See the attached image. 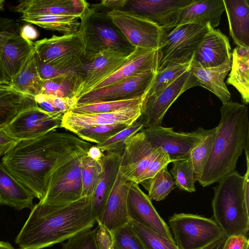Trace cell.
<instances>
[{
    "mask_svg": "<svg viewBox=\"0 0 249 249\" xmlns=\"http://www.w3.org/2000/svg\"><path fill=\"white\" fill-rule=\"evenodd\" d=\"M87 142L75 134L53 130L36 138L19 142L3 156L1 162L40 201L58 159Z\"/></svg>",
    "mask_w": 249,
    "mask_h": 249,
    "instance_id": "obj_1",
    "label": "cell"
},
{
    "mask_svg": "<svg viewBox=\"0 0 249 249\" xmlns=\"http://www.w3.org/2000/svg\"><path fill=\"white\" fill-rule=\"evenodd\" d=\"M95 222L90 197L60 207L38 202L34 205L15 242L19 249H43L91 229Z\"/></svg>",
    "mask_w": 249,
    "mask_h": 249,
    "instance_id": "obj_2",
    "label": "cell"
},
{
    "mask_svg": "<svg viewBox=\"0 0 249 249\" xmlns=\"http://www.w3.org/2000/svg\"><path fill=\"white\" fill-rule=\"evenodd\" d=\"M221 118L209 159L198 180L203 187L218 182L235 171L238 158L249 148L248 107L230 101L220 108Z\"/></svg>",
    "mask_w": 249,
    "mask_h": 249,
    "instance_id": "obj_3",
    "label": "cell"
},
{
    "mask_svg": "<svg viewBox=\"0 0 249 249\" xmlns=\"http://www.w3.org/2000/svg\"><path fill=\"white\" fill-rule=\"evenodd\" d=\"M244 176L234 171L221 179L214 190L212 206L214 220L226 237L247 236L249 203L244 192Z\"/></svg>",
    "mask_w": 249,
    "mask_h": 249,
    "instance_id": "obj_4",
    "label": "cell"
},
{
    "mask_svg": "<svg viewBox=\"0 0 249 249\" xmlns=\"http://www.w3.org/2000/svg\"><path fill=\"white\" fill-rule=\"evenodd\" d=\"M86 144L65 154L56 161L49 177L44 198V206L60 207L82 198L81 159L93 145Z\"/></svg>",
    "mask_w": 249,
    "mask_h": 249,
    "instance_id": "obj_5",
    "label": "cell"
},
{
    "mask_svg": "<svg viewBox=\"0 0 249 249\" xmlns=\"http://www.w3.org/2000/svg\"><path fill=\"white\" fill-rule=\"evenodd\" d=\"M80 19L78 30L83 38V54L110 51L127 56L135 50L107 14L89 6Z\"/></svg>",
    "mask_w": 249,
    "mask_h": 249,
    "instance_id": "obj_6",
    "label": "cell"
},
{
    "mask_svg": "<svg viewBox=\"0 0 249 249\" xmlns=\"http://www.w3.org/2000/svg\"><path fill=\"white\" fill-rule=\"evenodd\" d=\"M209 25L188 23L163 28L164 36L159 49L160 58L157 71L178 65L191 64Z\"/></svg>",
    "mask_w": 249,
    "mask_h": 249,
    "instance_id": "obj_7",
    "label": "cell"
},
{
    "mask_svg": "<svg viewBox=\"0 0 249 249\" xmlns=\"http://www.w3.org/2000/svg\"><path fill=\"white\" fill-rule=\"evenodd\" d=\"M168 223L178 249H202L226 236L213 219L197 214L174 213Z\"/></svg>",
    "mask_w": 249,
    "mask_h": 249,
    "instance_id": "obj_8",
    "label": "cell"
},
{
    "mask_svg": "<svg viewBox=\"0 0 249 249\" xmlns=\"http://www.w3.org/2000/svg\"><path fill=\"white\" fill-rule=\"evenodd\" d=\"M208 130L199 127L191 132H177L173 128L160 125L141 130L151 146L166 152L172 162L189 158L192 150L200 142Z\"/></svg>",
    "mask_w": 249,
    "mask_h": 249,
    "instance_id": "obj_9",
    "label": "cell"
},
{
    "mask_svg": "<svg viewBox=\"0 0 249 249\" xmlns=\"http://www.w3.org/2000/svg\"><path fill=\"white\" fill-rule=\"evenodd\" d=\"M128 41L135 48L159 50L164 36L163 28L136 14L122 10L107 14Z\"/></svg>",
    "mask_w": 249,
    "mask_h": 249,
    "instance_id": "obj_10",
    "label": "cell"
},
{
    "mask_svg": "<svg viewBox=\"0 0 249 249\" xmlns=\"http://www.w3.org/2000/svg\"><path fill=\"white\" fill-rule=\"evenodd\" d=\"M198 86L190 71L185 72L162 90L147 96L139 119L143 127L160 126L165 114L176 99L188 89Z\"/></svg>",
    "mask_w": 249,
    "mask_h": 249,
    "instance_id": "obj_11",
    "label": "cell"
},
{
    "mask_svg": "<svg viewBox=\"0 0 249 249\" xmlns=\"http://www.w3.org/2000/svg\"><path fill=\"white\" fill-rule=\"evenodd\" d=\"M127 57L110 51L83 54L81 65L77 71L81 83L75 97L78 100L89 92L95 86L116 71Z\"/></svg>",
    "mask_w": 249,
    "mask_h": 249,
    "instance_id": "obj_12",
    "label": "cell"
},
{
    "mask_svg": "<svg viewBox=\"0 0 249 249\" xmlns=\"http://www.w3.org/2000/svg\"><path fill=\"white\" fill-rule=\"evenodd\" d=\"M156 72L154 71H148L92 90L79 98L77 103L119 101L141 97L148 93Z\"/></svg>",
    "mask_w": 249,
    "mask_h": 249,
    "instance_id": "obj_13",
    "label": "cell"
},
{
    "mask_svg": "<svg viewBox=\"0 0 249 249\" xmlns=\"http://www.w3.org/2000/svg\"><path fill=\"white\" fill-rule=\"evenodd\" d=\"M62 119L33 107L22 111L4 130L19 142L30 140L61 128Z\"/></svg>",
    "mask_w": 249,
    "mask_h": 249,
    "instance_id": "obj_14",
    "label": "cell"
},
{
    "mask_svg": "<svg viewBox=\"0 0 249 249\" xmlns=\"http://www.w3.org/2000/svg\"><path fill=\"white\" fill-rule=\"evenodd\" d=\"M158 151L159 148L152 147L144 133L140 131L125 141L119 172L127 181L138 184L140 178L157 155Z\"/></svg>",
    "mask_w": 249,
    "mask_h": 249,
    "instance_id": "obj_15",
    "label": "cell"
},
{
    "mask_svg": "<svg viewBox=\"0 0 249 249\" xmlns=\"http://www.w3.org/2000/svg\"><path fill=\"white\" fill-rule=\"evenodd\" d=\"M127 213L129 220H133L175 243L169 227L160 216L150 198L140 188L139 184L130 181L127 197Z\"/></svg>",
    "mask_w": 249,
    "mask_h": 249,
    "instance_id": "obj_16",
    "label": "cell"
},
{
    "mask_svg": "<svg viewBox=\"0 0 249 249\" xmlns=\"http://www.w3.org/2000/svg\"><path fill=\"white\" fill-rule=\"evenodd\" d=\"M144 103L108 113L80 114L67 111L63 116L61 128L75 134L83 129L99 125L115 124L130 125L141 116Z\"/></svg>",
    "mask_w": 249,
    "mask_h": 249,
    "instance_id": "obj_17",
    "label": "cell"
},
{
    "mask_svg": "<svg viewBox=\"0 0 249 249\" xmlns=\"http://www.w3.org/2000/svg\"><path fill=\"white\" fill-rule=\"evenodd\" d=\"M231 47L228 37L219 29L209 25L199 42L191 62V67L210 68L231 60Z\"/></svg>",
    "mask_w": 249,
    "mask_h": 249,
    "instance_id": "obj_18",
    "label": "cell"
},
{
    "mask_svg": "<svg viewBox=\"0 0 249 249\" xmlns=\"http://www.w3.org/2000/svg\"><path fill=\"white\" fill-rule=\"evenodd\" d=\"M192 0H127L122 10L142 17L164 28L174 16Z\"/></svg>",
    "mask_w": 249,
    "mask_h": 249,
    "instance_id": "obj_19",
    "label": "cell"
},
{
    "mask_svg": "<svg viewBox=\"0 0 249 249\" xmlns=\"http://www.w3.org/2000/svg\"><path fill=\"white\" fill-rule=\"evenodd\" d=\"M34 42L35 53L44 63L75 55H83L84 43L81 32L57 36L53 35L49 38Z\"/></svg>",
    "mask_w": 249,
    "mask_h": 249,
    "instance_id": "obj_20",
    "label": "cell"
},
{
    "mask_svg": "<svg viewBox=\"0 0 249 249\" xmlns=\"http://www.w3.org/2000/svg\"><path fill=\"white\" fill-rule=\"evenodd\" d=\"M224 11L223 0H192L174 16L166 27L195 23L210 24L214 28L219 25Z\"/></svg>",
    "mask_w": 249,
    "mask_h": 249,
    "instance_id": "obj_21",
    "label": "cell"
},
{
    "mask_svg": "<svg viewBox=\"0 0 249 249\" xmlns=\"http://www.w3.org/2000/svg\"><path fill=\"white\" fill-rule=\"evenodd\" d=\"M160 58L159 49L152 50L136 48L116 71L95 86L90 91L148 71H157Z\"/></svg>",
    "mask_w": 249,
    "mask_h": 249,
    "instance_id": "obj_22",
    "label": "cell"
},
{
    "mask_svg": "<svg viewBox=\"0 0 249 249\" xmlns=\"http://www.w3.org/2000/svg\"><path fill=\"white\" fill-rule=\"evenodd\" d=\"M123 151L105 152L102 158V172L90 197L92 212L97 223L100 220L107 201L115 183Z\"/></svg>",
    "mask_w": 249,
    "mask_h": 249,
    "instance_id": "obj_23",
    "label": "cell"
},
{
    "mask_svg": "<svg viewBox=\"0 0 249 249\" xmlns=\"http://www.w3.org/2000/svg\"><path fill=\"white\" fill-rule=\"evenodd\" d=\"M129 184L130 181L126 180L119 171L100 220L98 223L103 225L112 232L129 221L127 207Z\"/></svg>",
    "mask_w": 249,
    "mask_h": 249,
    "instance_id": "obj_24",
    "label": "cell"
},
{
    "mask_svg": "<svg viewBox=\"0 0 249 249\" xmlns=\"http://www.w3.org/2000/svg\"><path fill=\"white\" fill-rule=\"evenodd\" d=\"M89 6L84 0H23L14 9L22 15H66L80 18Z\"/></svg>",
    "mask_w": 249,
    "mask_h": 249,
    "instance_id": "obj_25",
    "label": "cell"
},
{
    "mask_svg": "<svg viewBox=\"0 0 249 249\" xmlns=\"http://www.w3.org/2000/svg\"><path fill=\"white\" fill-rule=\"evenodd\" d=\"M229 31L237 47L249 49V3L248 0H223Z\"/></svg>",
    "mask_w": 249,
    "mask_h": 249,
    "instance_id": "obj_26",
    "label": "cell"
},
{
    "mask_svg": "<svg viewBox=\"0 0 249 249\" xmlns=\"http://www.w3.org/2000/svg\"><path fill=\"white\" fill-rule=\"evenodd\" d=\"M33 194L3 166L0 161V205H6L17 210L32 209Z\"/></svg>",
    "mask_w": 249,
    "mask_h": 249,
    "instance_id": "obj_27",
    "label": "cell"
},
{
    "mask_svg": "<svg viewBox=\"0 0 249 249\" xmlns=\"http://www.w3.org/2000/svg\"><path fill=\"white\" fill-rule=\"evenodd\" d=\"M36 106L34 97L18 91L11 83L0 84V129L5 128L23 110Z\"/></svg>",
    "mask_w": 249,
    "mask_h": 249,
    "instance_id": "obj_28",
    "label": "cell"
},
{
    "mask_svg": "<svg viewBox=\"0 0 249 249\" xmlns=\"http://www.w3.org/2000/svg\"><path fill=\"white\" fill-rule=\"evenodd\" d=\"M231 60L214 67H191L198 86L202 87L215 94L225 104L230 101L231 95L225 83V79L231 68Z\"/></svg>",
    "mask_w": 249,
    "mask_h": 249,
    "instance_id": "obj_29",
    "label": "cell"
},
{
    "mask_svg": "<svg viewBox=\"0 0 249 249\" xmlns=\"http://www.w3.org/2000/svg\"><path fill=\"white\" fill-rule=\"evenodd\" d=\"M231 68L226 80L240 93L242 102L249 103V49L235 47L231 53Z\"/></svg>",
    "mask_w": 249,
    "mask_h": 249,
    "instance_id": "obj_30",
    "label": "cell"
},
{
    "mask_svg": "<svg viewBox=\"0 0 249 249\" xmlns=\"http://www.w3.org/2000/svg\"><path fill=\"white\" fill-rule=\"evenodd\" d=\"M20 19L42 28L56 31L63 35L76 33L80 25L79 18L71 16L22 14Z\"/></svg>",
    "mask_w": 249,
    "mask_h": 249,
    "instance_id": "obj_31",
    "label": "cell"
},
{
    "mask_svg": "<svg viewBox=\"0 0 249 249\" xmlns=\"http://www.w3.org/2000/svg\"><path fill=\"white\" fill-rule=\"evenodd\" d=\"M43 84L44 81L37 71L34 53L11 82V85L18 91L35 97L41 93Z\"/></svg>",
    "mask_w": 249,
    "mask_h": 249,
    "instance_id": "obj_32",
    "label": "cell"
},
{
    "mask_svg": "<svg viewBox=\"0 0 249 249\" xmlns=\"http://www.w3.org/2000/svg\"><path fill=\"white\" fill-rule=\"evenodd\" d=\"M82 55H75L48 63L41 61L35 53V59L38 72L43 80L77 72L82 63Z\"/></svg>",
    "mask_w": 249,
    "mask_h": 249,
    "instance_id": "obj_33",
    "label": "cell"
},
{
    "mask_svg": "<svg viewBox=\"0 0 249 249\" xmlns=\"http://www.w3.org/2000/svg\"><path fill=\"white\" fill-rule=\"evenodd\" d=\"M147 95L148 93L139 98L123 100L86 104L77 103L68 111L80 114L112 112L142 104L144 103Z\"/></svg>",
    "mask_w": 249,
    "mask_h": 249,
    "instance_id": "obj_34",
    "label": "cell"
},
{
    "mask_svg": "<svg viewBox=\"0 0 249 249\" xmlns=\"http://www.w3.org/2000/svg\"><path fill=\"white\" fill-rule=\"evenodd\" d=\"M80 83L77 72H71L44 81L41 93L59 97H73Z\"/></svg>",
    "mask_w": 249,
    "mask_h": 249,
    "instance_id": "obj_35",
    "label": "cell"
},
{
    "mask_svg": "<svg viewBox=\"0 0 249 249\" xmlns=\"http://www.w3.org/2000/svg\"><path fill=\"white\" fill-rule=\"evenodd\" d=\"M141 184L148 192L150 199L157 201L166 197L175 188V182L173 177L165 165L153 178L141 182Z\"/></svg>",
    "mask_w": 249,
    "mask_h": 249,
    "instance_id": "obj_36",
    "label": "cell"
},
{
    "mask_svg": "<svg viewBox=\"0 0 249 249\" xmlns=\"http://www.w3.org/2000/svg\"><path fill=\"white\" fill-rule=\"evenodd\" d=\"M87 152L81 159L82 197L91 196L103 170L102 159L93 160Z\"/></svg>",
    "mask_w": 249,
    "mask_h": 249,
    "instance_id": "obj_37",
    "label": "cell"
},
{
    "mask_svg": "<svg viewBox=\"0 0 249 249\" xmlns=\"http://www.w3.org/2000/svg\"><path fill=\"white\" fill-rule=\"evenodd\" d=\"M216 128L209 129L207 133L191 151V160L196 181L200 178L209 159L214 139Z\"/></svg>",
    "mask_w": 249,
    "mask_h": 249,
    "instance_id": "obj_38",
    "label": "cell"
},
{
    "mask_svg": "<svg viewBox=\"0 0 249 249\" xmlns=\"http://www.w3.org/2000/svg\"><path fill=\"white\" fill-rule=\"evenodd\" d=\"M170 173L175 184L180 190L190 193L196 191L194 173L189 158L172 162Z\"/></svg>",
    "mask_w": 249,
    "mask_h": 249,
    "instance_id": "obj_39",
    "label": "cell"
},
{
    "mask_svg": "<svg viewBox=\"0 0 249 249\" xmlns=\"http://www.w3.org/2000/svg\"><path fill=\"white\" fill-rule=\"evenodd\" d=\"M129 222L144 249H178L175 243L154 231L133 220H129Z\"/></svg>",
    "mask_w": 249,
    "mask_h": 249,
    "instance_id": "obj_40",
    "label": "cell"
},
{
    "mask_svg": "<svg viewBox=\"0 0 249 249\" xmlns=\"http://www.w3.org/2000/svg\"><path fill=\"white\" fill-rule=\"evenodd\" d=\"M128 126L124 124L99 125L83 129L75 135L87 142L100 144Z\"/></svg>",
    "mask_w": 249,
    "mask_h": 249,
    "instance_id": "obj_41",
    "label": "cell"
},
{
    "mask_svg": "<svg viewBox=\"0 0 249 249\" xmlns=\"http://www.w3.org/2000/svg\"><path fill=\"white\" fill-rule=\"evenodd\" d=\"M143 125L139 118L132 124L120 131L107 141L96 144L103 153L119 152L124 150L125 142L130 136L143 128Z\"/></svg>",
    "mask_w": 249,
    "mask_h": 249,
    "instance_id": "obj_42",
    "label": "cell"
},
{
    "mask_svg": "<svg viewBox=\"0 0 249 249\" xmlns=\"http://www.w3.org/2000/svg\"><path fill=\"white\" fill-rule=\"evenodd\" d=\"M190 64L178 65L157 71L148 96L159 93L190 69Z\"/></svg>",
    "mask_w": 249,
    "mask_h": 249,
    "instance_id": "obj_43",
    "label": "cell"
},
{
    "mask_svg": "<svg viewBox=\"0 0 249 249\" xmlns=\"http://www.w3.org/2000/svg\"><path fill=\"white\" fill-rule=\"evenodd\" d=\"M113 249H144L129 222L112 232Z\"/></svg>",
    "mask_w": 249,
    "mask_h": 249,
    "instance_id": "obj_44",
    "label": "cell"
},
{
    "mask_svg": "<svg viewBox=\"0 0 249 249\" xmlns=\"http://www.w3.org/2000/svg\"><path fill=\"white\" fill-rule=\"evenodd\" d=\"M61 249H98L95 237V230L82 231L62 244Z\"/></svg>",
    "mask_w": 249,
    "mask_h": 249,
    "instance_id": "obj_45",
    "label": "cell"
},
{
    "mask_svg": "<svg viewBox=\"0 0 249 249\" xmlns=\"http://www.w3.org/2000/svg\"><path fill=\"white\" fill-rule=\"evenodd\" d=\"M154 159L140 178L138 184L147 179L153 178L160 169L171 162L167 154L160 148Z\"/></svg>",
    "mask_w": 249,
    "mask_h": 249,
    "instance_id": "obj_46",
    "label": "cell"
},
{
    "mask_svg": "<svg viewBox=\"0 0 249 249\" xmlns=\"http://www.w3.org/2000/svg\"><path fill=\"white\" fill-rule=\"evenodd\" d=\"M95 230V237L98 249H113L112 232L101 223Z\"/></svg>",
    "mask_w": 249,
    "mask_h": 249,
    "instance_id": "obj_47",
    "label": "cell"
},
{
    "mask_svg": "<svg viewBox=\"0 0 249 249\" xmlns=\"http://www.w3.org/2000/svg\"><path fill=\"white\" fill-rule=\"evenodd\" d=\"M127 0H104L89 7L94 10L107 14L113 10H122Z\"/></svg>",
    "mask_w": 249,
    "mask_h": 249,
    "instance_id": "obj_48",
    "label": "cell"
},
{
    "mask_svg": "<svg viewBox=\"0 0 249 249\" xmlns=\"http://www.w3.org/2000/svg\"><path fill=\"white\" fill-rule=\"evenodd\" d=\"M247 236L238 235L227 237L222 249H249Z\"/></svg>",
    "mask_w": 249,
    "mask_h": 249,
    "instance_id": "obj_49",
    "label": "cell"
},
{
    "mask_svg": "<svg viewBox=\"0 0 249 249\" xmlns=\"http://www.w3.org/2000/svg\"><path fill=\"white\" fill-rule=\"evenodd\" d=\"M19 142L11 137L4 129H0V152L3 155L11 150Z\"/></svg>",
    "mask_w": 249,
    "mask_h": 249,
    "instance_id": "obj_50",
    "label": "cell"
},
{
    "mask_svg": "<svg viewBox=\"0 0 249 249\" xmlns=\"http://www.w3.org/2000/svg\"><path fill=\"white\" fill-rule=\"evenodd\" d=\"M21 34L23 38L32 41L38 36L37 31L30 24H26L21 27Z\"/></svg>",
    "mask_w": 249,
    "mask_h": 249,
    "instance_id": "obj_51",
    "label": "cell"
},
{
    "mask_svg": "<svg viewBox=\"0 0 249 249\" xmlns=\"http://www.w3.org/2000/svg\"><path fill=\"white\" fill-rule=\"evenodd\" d=\"M87 155L93 160H100L104 155L101 150L95 144L93 145L88 150Z\"/></svg>",
    "mask_w": 249,
    "mask_h": 249,
    "instance_id": "obj_52",
    "label": "cell"
},
{
    "mask_svg": "<svg viewBox=\"0 0 249 249\" xmlns=\"http://www.w3.org/2000/svg\"><path fill=\"white\" fill-rule=\"evenodd\" d=\"M227 237L224 236L202 249H222Z\"/></svg>",
    "mask_w": 249,
    "mask_h": 249,
    "instance_id": "obj_53",
    "label": "cell"
},
{
    "mask_svg": "<svg viewBox=\"0 0 249 249\" xmlns=\"http://www.w3.org/2000/svg\"><path fill=\"white\" fill-rule=\"evenodd\" d=\"M9 83H11V82L0 65V84Z\"/></svg>",
    "mask_w": 249,
    "mask_h": 249,
    "instance_id": "obj_54",
    "label": "cell"
},
{
    "mask_svg": "<svg viewBox=\"0 0 249 249\" xmlns=\"http://www.w3.org/2000/svg\"><path fill=\"white\" fill-rule=\"evenodd\" d=\"M0 249H16L13 246L7 241H0Z\"/></svg>",
    "mask_w": 249,
    "mask_h": 249,
    "instance_id": "obj_55",
    "label": "cell"
},
{
    "mask_svg": "<svg viewBox=\"0 0 249 249\" xmlns=\"http://www.w3.org/2000/svg\"><path fill=\"white\" fill-rule=\"evenodd\" d=\"M4 2V0H0V11L3 9Z\"/></svg>",
    "mask_w": 249,
    "mask_h": 249,
    "instance_id": "obj_56",
    "label": "cell"
},
{
    "mask_svg": "<svg viewBox=\"0 0 249 249\" xmlns=\"http://www.w3.org/2000/svg\"><path fill=\"white\" fill-rule=\"evenodd\" d=\"M3 156L2 154L0 152V158Z\"/></svg>",
    "mask_w": 249,
    "mask_h": 249,
    "instance_id": "obj_57",
    "label": "cell"
}]
</instances>
